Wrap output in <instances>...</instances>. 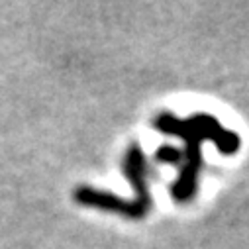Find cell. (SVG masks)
Segmentation results:
<instances>
[{
    "label": "cell",
    "instance_id": "6da1fadb",
    "mask_svg": "<svg viewBox=\"0 0 249 249\" xmlns=\"http://www.w3.org/2000/svg\"><path fill=\"white\" fill-rule=\"evenodd\" d=\"M153 126L161 134L184 140L178 177L171 184V196L177 202H189L198 193V175L202 169V143L206 140L212 142L224 155H233L241 145V140L235 132L226 130L216 116L204 112L193 114L189 118H177L171 112H161L155 116Z\"/></svg>",
    "mask_w": 249,
    "mask_h": 249
},
{
    "label": "cell",
    "instance_id": "7a4b0ae2",
    "mask_svg": "<svg viewBox=\"0 0 249 249\" xmlns=\"http://www.w3.org/2000/svg\"><path fill=\"white\" fill-rule=\"evenodd\" d=\"M122 169H124V175L132 182L134 193H136L132 200H126V216L132 220H142L151 212L153 198L147 186V175H149L147 157L138 143H132L128 147L126 155H124V161H122Z\"/></svg>",
    "mask_w": 249,
    "mask_h": 249
},
{
    "label": "cell",
    "instance_id": "3957f363",
    "mask_svg": "<svg viewBox=\"0 0 249 249\" xmlns=\"http://www.w3.org/2000/svg\"><path fill=\"white\" fill-rule=\"evenodd\" d=\"M155 159H157L159 163H169V165H175V167L178 169V165H180V161H182V151L177 149V147H173V145H163V147L157 149Z\"/></svg>",
    "mask_w": 249,
    "mask_h": 249
}]
</instances>
